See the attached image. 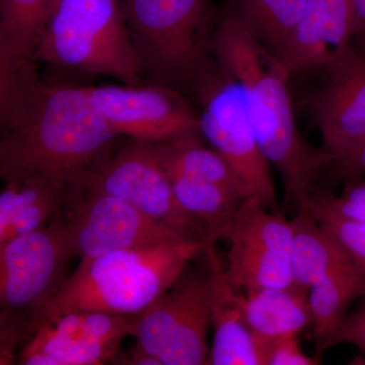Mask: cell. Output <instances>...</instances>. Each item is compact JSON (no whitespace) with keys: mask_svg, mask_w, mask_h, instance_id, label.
Listing matches in <instances>:
<instances>
[{"mask_svg":"<svg viewBox=\"0 0 365 365\" xmlns=\"http://www.w3.org/2000/svg\"><path fill=\"white\" fill-rule=\"evenodd\" d=\"M0 176L43 175L71 193L115 150L117 135L83 88L46 86L36 66L0 76Z\"/></svg>","mask_w":365,"mask_h":365,"instance_id":"cell-1","label":"cell"},{"mask_svg":"<svg viewBox=\"0 0 365 365\" xmlns=\"http://www.w3.org/2000/svg\"><path fill=\"white\" fill-rule=\"evenodd\" d=\"M212 47L220 67L246 90L250 119L262 153L279 172L288 198L300 207L333 158L324 148L309 145L297 131L287 86L292 72L230 14L218 26Z\"/></svg>","mask_w":365,"mask_h":365,"instance_id":"cell-2","label":"cell"},{"mask_svg":"<svg viewBox=\"0 0 365 365\" xmlns=\"http://www.w3.org/2000/svg\"><path fill=\"white\" fill-rule=\"evenodd\" d=\"M204 251L202 241L191 240L83 259L48 307L43 322L76 309L135 317Z\"/></svg>","mask_w":365,"mask_h":365,"instance_id":"cell-3","label":"cell"},{"mask_svg":"<svg viewBox=\"0 0 365 365\" xmlns=\"http://www.w3.org/2000/svg\"><path fill=\"white\" fill-rule=\"evenodd\" d=\"M74 257L63 212L0 245V364H14L16 350L37 332Z\"/></svg>","mask_w":365,"mask_h":365,"instance_id":"cell-4","label":"cell"},{"mask_svg":"<svg viewBox=\"0 0 365 365\" xmlns=\"http://www.w3.org/2000/svg\"><path fill=\"white\" fill-rule=\"evenodd\" d=\"M88 73L140 83L143 68L118 0H56L35 54Z\"/></svg>","mask_w":365,"mask_h":365,"instance_id":"cell-5","label":"cell"},{"mask_svg":"<svg viewBox=\"0 0 365 365\" xmlns=\"http://www.w3.org/2000/svg\"><path fill=\"white\" fill-rule=\"evenodd\" d=\"M122 13L143 71L168 83L204 69L209 0H122Z\"/></svg>","mask_w":365,"mask_h":365,"instance_id":"cell-6","label":"cell"},{"mask_svg":"<svg viewBox=\"0 0 365 365\" xmlns=\"http://www.w3.org/2000/svg\"><path fill=\"white\" fill-rule=\"evenodd\" d=\"M191 264V263H190ZM135 319L136 345L163 365L207 364L211 274L190 267Z\"/></svg>","mask_w":365,"mask_h":365,"instance_id":"cell-7","label":"cell"},{"mask_svg":"<svg viewBox=\"0 0 365 365\" xmlns=\"http://www.w3.org/2000/svg\"><path fill=\"white\" fill-rule=\"evenodd\" d=\"M203 111L199 116L202 137L247 185L252 197L278 212L270 163L264 157L250 119L246 90L227 71L197 78Z\"/></svg>","mask_w":365,"mask_h":365,"instance_id":"cell-8","label":"cell"},{"mask_svg":"<svg viewBox=\"0 0 365 365\" xmlns=\"http://www.w3.org/2000/svg\"><path fill=\"white\" fill-rule=\"evenodd\" d=\"M63 215L68 223L72 252L81 260L119 250L196 240L153 220L118 197L91 189L73 192Z\"/></svg>","mask_w":365,"mask_h":365,"instance_id":"cell-9","label":"cell"},{"mask_svg":"<svg viewBox=\"0 0 365 365\" xmlns=\"http://www.w3.org/2000/svg\"><path fill=\"white\" fill-rule=\"evenodd\" d=\"M81 188L118 197L153 220L204 242L200 225L178 202L155 143L131 139L115 148Z\"/></svg>","mask_w":365,"mask_h":365,"instance_id":"cell-10","label":"cell"},{"mask_svg":"<svg viewBox=\"0 0 365 365\" xmlns=\"http://www.w3.org/2000/svg\"><path fill=\"white\" fill-rule=\"evenodd\" d=\"M290 220L272 213L255 197H248L235 213L227 237V271L245 294L295 284L289 252Z\"/></svg>","mask_w":365,"mask_h":365,"instance_id":"cell-11","label":"cell"},{"mask_svg":"<svg viewBox=\"0 0 365 365\" xmlns=\"http://www.w3.org/2000/svg\"><path fill=\"white\" fill-rule=\"evenodd\" d=\"M91 103L117 136L160 143L201 133L199 116L167 86H85Z\"/></svg>","mask_w":365,"mask_h":365,"instance_id":"cell-12","label":"cell"},{"mask_svg":"<svg viewBox=\"0 0 365 365\" xmlns=\"http://www.w3.org/2000/svg\"><path fill=\"white\" fill-rule=\"evenodd\" d=\"M327 79L309 98L324 150L337 163L365 140V52L352 45L326 66Z\"/></svg>","mask_w":365,"mask_h":365,"instance_id":"cell-13","label":"cell"},{"mask_svg":"<svg viewBox=\"0 0 365 365\" xmlns=\"http://www.w3.org/2000/svg\"><path fill=\"white\" fill-rule=\"evenodd\" d=\"M134 335V317L76 309L43 322L21 351L47 353L58 365L111 364Z\"/></svg>","mask_w":365,"mask_h":365,"instance_id":"cell-14","label":"cell"},{"mask_svg":"<svg viewBox=\"0 0 365 365\" xmlns=\"http://www.w3.org/2000/svg\"><path fill=\"white\" fill-rule=\"evenodd\" d=\"M353 45L350 0H307L280 60L292 74L326 67Z\"/></svg>","mask_w":365,"mask_h":365,"instance_id":"cell-15","label":"cell"},{"mask_svg":"<svg viewBox=\"0 0 365 365\" xmlns=\"http://www.w3.org/2000/svg\"><path fill=\"white\" fill-rule=\"evenodd\" d=\"M211 274L213 342L210 365H263L260 345L245 314V292L223 268L216 246L205 248Z\"/></svg>","mask_w":365,"mask_h":365,"instance_id":"cell-16","label":"cell"},{"mask_svg":"<svg viewBox=\"0 0 365 365\" xmlns=\"http://www.w3.org/2000/svg\"><path fill=\"white\" fill-rule=\"evenodd\" d=\"M4 182L0 194V245L47 227L63 212L71 193L63 182L43 175Z\"/></svg>","mask_w":365,"mask_h":365,"instance_id":"cell-17","label":"cell"},{"mask_svg":"<svg viewBox=\"0 0 365 365\" xmlns=\"http://www.w3.org/2000/svg\"><path fill=\"white\" fill-rule=\"evenodd\" d=\"M309 292V289L295 283L289 287L267 288L245 294V314L261 352L266 343L284 336L299 335L313 324Z\"/></svg>","mask_w":365,"mask_h":365,"instance_id":"cell-18","label":"cell"},{"mask_svg":"<svg viewBox=\"0 0 365 365\" xmlns=\"http://www.w3.org/2000/svg\"><path fill=\"white\" fill-rule=\"evenodd\" d=\"M56 0H0V76L35 66L36 50Z\"/></svg>","mask_w":365,"mask_h":365,"instance_id":"cell-19","label":"cell"},{"mask_svg":"<svg viewBox=\"0 0 365 365\" xmlns=\"http://www.w3.org/2000/svg\"><path fill=\"white\" fill-rule=\"evenodd\" d=\"M292 227L289 258L295 283L309 289L340 266L349 255L307 209H297Z\"/></svg>","mask_w":365,"mask_h":365,"instance_id":"cell-20","label":"cell"},{"mask_svg":"<svg viewBox=\"0 0 365 365\" xmlns=\"http://www.w3.org/2000/svg\"><path fill=\"white\" fill-rule=\"evenodd\" d=\"M202 134H189L155 143L160 163L169 175L212 182L232 190L242 198L252 194L232 165L215 150L201 141Z\"/></svg>","mask_w":365,"mask_h":365,"instance_id":"cell-21","label":"cell"},{"mask_svg":"<svg viewBox=\"0 0 365 365\" xmlns=\"http://www.w3.org/2000/svg\"><path fill=\"white\" fill-rule=\"evenodd\" d=\"M169 177L178 202L200 225L205 248L225 239L237 209L246 198L212 182L179 175Z\"/></svg>","mask_w":365,"mask_h":365,"instance_id":"cell-22","label":"cell"},{"mask_svg":"<svg viewBox=\"0 0 365 365\" xmlns=\"http://www.w3.org/2000/svg\"><path fill=\"white\" fill-rule=\"evenodd\" d=\"M365 297V269L351 260L309 288L317 343L333 332L354 300Z\"/></svg>","mask_w":365,"mask_h":365,"instance_id":"cell-23","label":"cell"},{"mask_svg":"<svg viewBox=\"0 0 365 365\" xmlns=\"http://www.w3.org/2000/svg\"><path fill=\"white\" fill-rule=\"evenodd\" d=\"M307 0H230V14L249 26L280 59Z\"/></svg>","mask_w":365,"mask_h":365,"instance_id":"cell-24","label":"cell"},{"mask_svg":"<svg viewBox=\"0 0 365 365\" xmlns=\"http://www.w3.org/2000/svg\"><path fill=\"white\" fill-rule=\"evenodd\" d=\"M307 209L339 242L355 263L365 269V225L340 215L328 203L324 191L312 190L302 207Z\"/></svg>","mask_w":365,"mask_h":365,"instance_id":"cell-25","label":"cell"},{"mask_svg":"<svg viewBox=\"0 0 365 365\" xmlns=\"http://www.w3.org/2000/svg\"><path fill=\"white\" fill-rule=\"evenodd\" d=\"M343 344L355 346L365 354V302L353 313L346 314L330 335L317 343L316 359L319 361L327 349Z\"/></svg>","mask_w":365,"mask_h":365,"instance_id":"cell-26","label":"cell"},{"mask_svg":"<svg viewBox=\"0 0 365 365\" xmlns=\"http://www.w3.org/2000/svg\"><path fill=\"white\" fill-rule=\"evenodd\" d=\"M299 335H288L266 343L262 348L263 365H316V357L307 356L300 348Z\"/></svg>","mask_w":365,"mask_h":365,"instance_id":"cell-27","label":"cell"},{"mask_svg":"<svg viewBox=\"0 0 365 365\" xmlns=\"http://www.w3.org/2000/svg\"><path fill=\"white\" fill-rule=\"evenodd\" d=\"M324 193L328 203L340 215L365 225V178H353L340 196Z\"/></svg>","mask_w":365,"mask_h":365,"instance_id":"cell-28","label":"cell"},{"mask_svg":"<svg viewBox=\"0 0 365 365\" xmlns=\"http://www.w3.org/2000/svg\"><path fill=\"white\" fill-rule=\"evenodd\" d=\"M345 174L365 178V140L337 162Z\"/></svg>","mask_w":365,"mask_h":365,"instance_id":"cell-29","label":"cell"},{"mask_svg":"<svg viewBox=\"0 0 365 365\" xmlns=\"http://www.w3.org/2000/svg\"><path fill=\"white\" fill-rule=\"evenodd\" d=\"M351 1L353 19V43L355 47L365 52V0Z\"/></svg>","mask_w":365,"mask_h":365,"instance_id":"cell-30","label":"cell"},{"mask_svg":"<svg viewBox=\"0 0 365 365\" xmlns=\"http://www.w3.org/2000/svg\"><path fill=\"white\" fill-rule=\"evenodd\" d=\"M111 364L163 365L160 360L155 359L153 355L148 354L136 344L128 351L118 353Z\"/></svg>","mask_w":365,"mask_h":365,"instance_id":"cell-31","label":"cell"}]
</instances>
